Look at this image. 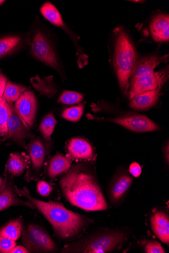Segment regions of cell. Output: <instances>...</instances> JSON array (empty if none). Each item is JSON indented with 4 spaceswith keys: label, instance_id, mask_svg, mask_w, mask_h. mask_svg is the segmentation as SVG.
I'll return each instance as SVG.
<instances>
[{
    "label": "cell",
    "instance_id": "7c38bea8",
    "mask_svg": "<svg viewBox=\"0 0 169 253\" xmlns=\"http://www.w3.org/2000/svg\"><path fill=\"white\" fill-rule=\"evenodd\" d=\"M7 129L6 139H10L20 144H24V141L31 135L29 129L22 122L13 104L7 122Z\"/></svg>",
    "mask_w": 169,
    "mask_h": 253
},
{
    "label": "cell",
    "instance_id": "5b68a950",
    "mask_svg": "<svg viewBox=\"0 0 169 253\" xmlns=\"http://www.w3.org/2000/svg\"><path fill=\"white\" fill-rule=\"evenodd\" d=\"M22 242L30 252L53 253L57 246L52 237L42 227L30 224L22 231Z\"/></svg>",
    "mask_w": 169,
    "mask_h": 253
},
{
    "label": "cell",
    "instance_id": "5bb4252c",
    "mask_svg": "<svg viewBox=\"0 0 169 253\" xmlns=\"http://www.w3.org/2000/svg\"><path fill=\"white\" fill-rule=\"evenodd\" d=\"M168 58V55H152L144 57L137 60L131 73V82L143 76L154 72L155 69L160 64L167 62Z\"/></svg>",
    "mask_w": 169,
    "mask_h": 253
},
{
    "label": "cell",
    "instance_id": "44dd1931",
    "mask_svg": "<svg viewBox=\"0 0 169 253\" xmlns=\"http://www.w3.org/2000/svg\"><path fill=\"white\" fill-rule=\"evenodd\" d=\"M40 11L43 16L54 25L59 27H64V22L60 13L51 3H45L41 8Z\"/></svg>",
    "mask_w": 169,
    "mask_h": 253
},
{
    "label": "cell",
    "instance_id": "4dcf8cb0",
    "mask_svg": "<svg viewBox=\"0 0 169 253\" xmlns=\"http://www.w3.org/2000/svg\"><path fill=\"white\" fill-rule=\"evenodd\" d=\"M37 189L40 195L47 197L53 191V188L47 182L40 180L37 183Z\"/></svg>",
    "mask_w": 169,
    "mask_h": 253
},
{
    "label": "cell",
    "instance_id": "ac0fdd59",
    "mask_svg": "<svg viewBox=\"0 0 169 253\" xmlns=\"http://www.w3.org/2000/svg\"><path fill=\"white\" fill-rule=\"evenodd\" d=\"M160 88L148 91L131 99L129 107L136 110H147L154 106L160 95Z\"/></svg>",
    "mask_w": 169,
    "mask_h": 253
},
{
    "label": "cell",
    "instance_id": "277c9868",
    "mask_svg": "<svg viewBox=\"0 0 169 253\" xmlns=\"http://www.w3.org/2000/svg\"><path fill=\"white\" fill-rule=\"evenodd\" d=\"M114 65L118 83L123 93L129 95L130 80L138 60L137 53L129 35L121 28L114 30Z\"/></svg>",
    "mask_w": 169,
    "mask_h": 253
},
{
    "label": "cell",
    "instance_id": "836d02e7",
    "mask_svg": "<svg viewBox=\"0 0 169 253\" xmlns=\"http://www.w3.org/2000/svg\"><path fill=\"white\" fill-rule=\"evenodd\" d=\"M11 253H30L25 247L21 246H15L10 252Z\"/></svg>",
    "mask_w": 169,
    "mask_h": 253
},
{
    "label": "cell",
    "instance_id": "ffe728a7",
    "mask_svg": "<svg viewBox=\"0 0 169 253\" xmlns=\"http://www.w3.org/2000/svg\"><path fill=\"white\" fill-rule=\"evenodd\" d=\"M28 166L27 160L21 154H11L6 164V169L13 176H19Z\"/></svg>",
    "mask_w": 169,
    "mask_h": 253
},
{
    "label": "cell",
    "instance_id": "7a4b0ae2",
    "mask_svg": "<svg viewBox=\"0 0 169 253\" xmlns=\"http://www.w3.org/2000/svg\"><path fill=\"white\" fill-rule=\"evenodd\" d=\"M14 191L20 197L26 198L53 227L56 235L62 240L74 239L79 235L93 222L92 219L67 210L62 203L43 202L31 195L27 187Z\"/></svg>",
    "mask_w": 169,
    "mask_h": 253
},
{
    "label": "cell",
    "instance_id": "30bf717a",
    "mask_svg": "<svg viewBox=\"0 0 169 253\" xmlns=\"http://www.w3.org/2000/svg\"><path fill=\"white\" fill-rule=\"evenodd\" d=\"M37 100L34 94L27 90L15 102L14 108L22 122L28 129L33 126L37 112Z\"/></svg>",
    "mask_w": 169,
    "mask_h": 253
},
{
    "label": "cell",
    "instance_id": "d6986e66",
    "mask_svg": "<svg viewBox=\"0 0 169 253\" xmlns=\"http://www.w3.org/2000/svg\"><path fill=\"white\" fill-rule=\"evenodd\" d=\"M72 159L61 154L55 155L50 160L47 169L48 176L54 178L67 172L71 168Z\"/></svg>",
    "mask_w": 169,
    "mask_h": 253
},
{
    "label": "cell",
    "instance_id": "3957f363",
    "mask_svg": "<svg viewBox=\"0 0 169 253\" xmlns=\"http://www.w3.org/2000/svg\"><path fill=\"white\" fill-rule=\"evenodd\" d=\"M129 234L121 229H100L65 246L62 253H105L121 249Z\"/></svg>",
    "mask_w": 169,
    "mask_h": 253
},
{
    "label": "cell",
    "instance_id": "d6a6232c",
    "mask_svg": "<svg viewBox=\"0 0 169 253\" xmlns=\"http://www.w3.org/2000/svg\"><path fill=\"white\" fill-rule=\"evenodd\" d=\"M8 82L7 78L3 74L0 73V98H1L4 95Z\"/></svg>",
    "mask_w": 169,
    "mask_h": 253
},
{
    "label": "cell",
    "instance_id": "2e32d148",
    "mask_svg": "<svg viewBox=\"0 0 169 253\" xmlns=\"http://www.w3.org/2000/svg\"><path fill=\"white\" fill-rule=\"evenodd\" d=\"M31 160V170L36 174L41 171L45 161L46 149L39 139H34L27 146Z\"/></svg>",
    "mask_w": 169,
    "mask_h": 253
},
{
    "label": "cell",
    "instance_id": "603a6c76",
    "mask_svg": "<svg viewBox=\"0 0 169 253\" xmlns=\"http://www.w3.org/2000/svg\"><path fill=\"white\" fill-rule=\"evenodd\" d=\"M11 106L3 96L0 98V137H3L5 140L8 135L7 122Z\"/></svg>",
    "mask_w": 169,
    "mask_h": 253
},
{
    "label": "cell",
    "instance_id": "f546056e",
    "mask_svg": "<svg viewBox=\"0 0 169 253\" xmlns=\"http://www.w3.org/2000/svg\"><path fill=\"white\" fill-rule=\"evenodd\" d=\"M16 246V241L0 235V253H10Z\"/></svg>",
    "mask_w": 169,
    "mask_h": 253
},
{
    "label": "cell",
    "instance_id": "8d00e7d4",
    "mask_svg": "<svg viewBox=\"0 0 169 253\" xmlns=\"http://www.w3.org/2000/svg\"><path fill=\"white\" fill-rule=\"evenodd\" d=\"M4 2H5V1H3V0H0V5L2 4Z\"/></svg>",
    "mask_w": 169,
    "mask_h": 253
},
{
    "label": "cell",
    "instance_id": "d590c367",
    "mask_svg": "<svg viewBox=\"0 0 169 253\" xmlns=\"http://www.w3.org/2000/svg\"><path fill=\"white\" fill-rule=\"evenodd\" d=\"M3 184V180L1 177H0V189H1V188H2Z\"/></svg>",
    "mask_w": 169,
    "mask_h": 253
},
{
    "label": "cell",
    "instance_id": "8fae6325",
    "mask_svg": "<svg viewBox=\"0 0 169 253\" xmlns=\"http://www.w3.org/2000/svg\"><path fill=\"white\" fill-rule=\"evenodd\" d=\"M4 180L2 188L0 189V211L5 210L12 206H26L34 209L33 205L28 202L21 200L14 191L13 176L5 169Z\"/></svg>",
    "mask_w": 169,
    "mask_h": 253
},
{
    "label": "cell",
    "instance_id": "1f68e13d",
    "mask_svg": "<svg viewBox=\"0 0 169 253\" xmlns=\"http://www.w3.org/2000/svg\"><path fill=\"white\" fill-rule=\"evenodd\" d=\"M129 171L131 175L137 178L141 174V167L137 163H133L130 166Z\"/></svg>",
    "mask_w": 169,
    "mask_h": 253
},
{
    "label": "cell",
    "instance_id": "4316f807",
    "mask_svg": "<svg viewBox=\"0 0 169 253\" xmlns=\"http://www.w3.org/2000/svg\"><path fill=\"white\" fill-rule=\"evenodd\" d=\"M20 40L21 38L18 37H9L0 39V58L13 50Z\"/></svg>",
    "mask_w": 169,
    "mask_h": 253
},
{
    "label": "cell",
    "instance_id": "83f0119b",
    "mask_svg": "<svg viewBox=\"0 0 169 253\" xmlns=\"http://www.w3.org/2000/svg\"><path fill=\"white\" fill-rule=\"evenodd\" d=\"M84 99L82 94L75 91H64L59 97L58 101L61 103L66 105L78 104Z\"/></svg>",
    "mask_w": 169,
    "mask_h": 253
},
{
    "label": "cell",
    "instance_id": "cb8c5ba5",
    "mask_svg": "<svg viewBox=\"0 0 169 253\" xmlns=\"http://www.w3.org/2000/svg\"><path fill=\"white\" fill-rule=\"evenodd\" d=\"M27 90V88L25 86L8 82L3 97L9 104L12 105Z\"/></svg>",
    "mask_w": 169,
    "mask_h": 253
},
{
    "label": "cell",
    "instance_id": "7402d4cb",
    "mask_svg": "<svg viewBox=\"0 0 169 253\" xmlns=\"http://www.w3.org/2000/svg\"><path fill=\"white\" fill-rule=\"evenodd\" d=\"M22 231L23 225L21 220L16 219L11 220L0 229V235L16 241L21 236Z\"/></svg>",
    "mask_w": 169,
    "mask_h": 253
},
{
    "label": "cell",
    "instance_id": "e0dca14e",
    "mask_svg": "<svg viewBox=\"0 0 169 253\" xmlns=\"http://www.w3.org/2000/svg\"><path fill=\"white\" fill-rule=\"evenodd\" d=\"M151 32L153 39L157 42H168L169 40V16L159 14L152 21Z\"/></svg>",
    "mask_w": 169,
    "mask_h": 253
},
{
    "label": "cell",
    "instance_id": "52a82bcc",
    "mask_svg": "<svg viewBox=\"0 0 169 253\" xmlns=\"http://www.w3.org/2000/svg\"><path fill=\"white\" fill-rule=\"evenodd\" d=\"M105 121L136 132H152L160 128L159 126L150 119L138 114H129L125 116L108 119Z\"/></svg>",
    "mask_w": 169,
    "mask_h": 253
},
{
    "label": "cell",
    "instance_id": "484cf974",
    "mask_svg": "<svg viewBox=\"0 0 169 253\" xmlns=\"http://www.w3.org/2000/svg\"><path fill=\"white\" fill-rule=\"evenodd\" d=\"M84 110V106L83 104L67 108L63 111L62 118L71 122H77L82 118Z\"/></svg>",
    "mask_w": 169,
    "mask_h": 253
},
{
    "label": "cell",
    "instance_id": "9c48e42d",
    "mask_svg": "<svg viewBox=\"0 0 169 253\" xmlns=\"http://www.w3.org/2000/svg\"><path fill=\"white\" fill-rule=\"evenodd\" d=\"M133 178L126 170L116 172L108 188V196L113 205L121 202L130 189Z\"/></svg>",
    "mask_w": 169,
    "mask_h": 253
},
{
    "label": "cell",
    "instance_id": "f1b7e54d",
    "mask_svg": "<svg viewBox=\"0 0 169 253\" xmlns=\"http://www.w3.org/2000/svg\"><path fill=\"white\" fill-rule=\"evenodd\" d=\"M145 252L147 253H166L161 244L156 241H148L144 244Z\"/></svg>",
    "mask_w": 169,
    "mask_h": 253
},
{
    "label": "cell",
    "instance_id": "d4e9b609",
    "mask_svg": "<svg viewBox=\"0 0 169 253\" xmlns=\"http://www.w3.org/2000/svg\"><path fill=\"white\" fill-rule=\"evenodd\" d=\"M56 124L57 122L54 114L50 113L47 115L40 126V130L45 137L48 138L52 135Z\"/></svg>",
    "mask_w": 169,
    "mask_h": 253
},
{
    "label": "cell",
    "instance_id": "74e56055",
    "mask_svg": "<svg viewBox=\"0 0 169 253\" xmlns=\"http://www.w3.org/2000/svg\"><path fill=\"white\" fill-rule=\"evenodd\" d=\"M0 141H1V140H0Z\"/></svg>",
    "mask_w": 169,
    "mask_h": 253
},
{
    "label": "cell",
    "instance_id": "e575fe53",
    "mask_svg": "<svg viewBox=\"0 0 169 253\" xmlns=\"http://www.w3.org/2000/svg\"><path fill=\"white\" fill-rule=\"evenodd\" d=\"M167 144V146H166L164 151H165V159H166V160L167 161V164H169V143H168Z\"/></svg>",
    "mask_w": 169,
    "mask_h": 253
},
{
    "label": "cell",
    "instance_id": "6da1fadb",
    "mask_svg": "<svg viewBox=\"0 0 169 253\" xmlns=\"http://www.w3.org/2000/svg\"><path fill=\"white\" fill-rule=\"evenodd\" d=\"M59 185L66 200L86 211L108 209L99 182L89 168L77 165L70 168L60 180Z\"/></svg>",
    "mask_w": 169,
    "mask_h": 253
},
{
    "label": "cell",
    "instance_id": "4fadbf2b",
    "mask_svg": "<svg viewBox=\"0 0 169 253\" xmlns=\"http://www.w3.org/2000/svg\"><path fill=\"white\" fill-rule=\"evenodd\" d=\"M67 150L71 159L91 162L95 158L92 146L81 137H75L69 140L67 144Z\"/></svg>",
    "mask_w": 169,
    "mask_h": 253
},
{
    "label": "cell",
    "instance_id": "8992f818",
    "mask_svg": "<svg viewBox=\"0 0 169 253\" xmlns=\"http://www.w3.org/2000/svg\"><path fill=\"white\" fill-rule=\"evenodd\" d=\"M169 78L168 70L153 72L143 76L130 83L129 96H135L148 91L161 88Z\"/></svg>",
    "mask_w": 169,
    "mask_h": 253
},
{
    "label": "cell",
    "instance_id": "ba28073f",
    "mask_svg": "<svg viewBox=\"0 0 169 253\" xmlns=\"http://www.w3.org/2000/svg\"><path fill=\"white\" fill-rule=\"evenodd\" d=\"M31 47V53L36 58L57 70L59 64L57 57L49 41L42 33L36 32Z\"/></svg>",
    "mask_w": 169,
    "mask_h": 253
},
{
    "label": "cell",
    "instance_id": "9a60e30c",
    "mask_svg": "<svg viewBox=\"0 0 169 253\" xmlns=\"http://www.w3.org/2000/svg\"><path fill=\"white\" fill-rule=\"evenodd\" d=\"M153 232L163 243L169 246V218L163 211H158L151 217Z\"/></svg>",
    "mask_w": 169,
    "mask_h": 253
}]
</instances>
